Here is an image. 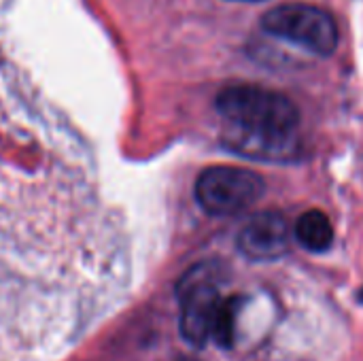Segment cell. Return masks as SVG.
I'll use <instances>...</instances> for the list:
<instances>
[{"label":"cell","mask_w":363,"mask_h":361,"mask_svg":"<svg viewBox=\"0 0 363 361\" xmlns=\"http://www.w3.org/2000/svg\"><path fill=\"white\" fill-rule=\"evenodd\" d=\"M217 111L230 128L257 136H296L298 106L283 94L259 85H230L217 96Z\"/></svg>","instance_id":"6da1fadb"},{"label":"cell","mask_w":363,"mask_h":361,"mask_svg":"<svg viewBox=\"0 0 363 361\" xmlns=\"http://www.w3.org/2000/svg\"><path fill=\"white\" fill-rule=\"evenodd\" d=\"M262 30L321 57L332 55L340 38L336 19L328 11L304 2H287L270 9L262 17Z\"/></svg>","instance_id":"7a4b0ae2"},{"label":"cell","mask_w":363,"mask_h":361,"mask_svg":"<svg viewBox=\"0 0 363 361\" xmlns=\"http://www.w3.org/2000/svg\"><path fill=\"white\" fill-rule=\"evenodd\" d=\"M264 179L247 168L213 166L196 181V200L213 217L238 215L264 196Z\"/></svg>","instance_id":"3957f363"},{"label":"cell","mask_w":363,"mask_h":361,"mask_svg":"<svg viewBox=\"0 0 363 361\" xmlns=\"http://www.w3.org/2000/svg\"><path fill=\"white\" fill-rule=\"evenodd\" d=\"M177 291L181 300V336L194 349H202L213 336L217 309L221 304L219 291L213 283V266L204 264L189 270L181 279Z\"/></svg>","instance_id":"277c9868"},{"label":"cell","mask_w":363,"mask_h":361,"mask_svg":"<svg viewBox=\"0 0 363 361\" xmlns=\"http://www.w3.org/2000/svg\"><path fill=\"white\" fill-rule=\"evenodd\" d=\"M291 232L281 213L266 211L251 217L238 232L236 247L251 262H274L289 251Z\"/></svg>","instance_id":"5b68a950"},{"label":"cell","mask_w":363,"mask_h":361,"mask_svg":"<svg viewBox=\"0 0 363 361\" xmlns=\"http://www.w3.org/2000/svg\"><path fill=\"white\" fill-rule=\"evenodd\" d=\"M223 145L234 153H240L253 160H264V162H287L300 153V145L296 136H285V138L257 136V134H247L234 128H230L223 134Z\"/></svg>","instance_id":"8992f818"},{"label":"cell","mask_w":363,"mask_h":361,"mask_svg":"<svg viewBox=\"0 0 363 361\" xmlns=\"http://www.w3.org/2000/svg\"><path fill=\"white\" fill-rule=\"evenodd\" d=\"M296 238L304 249L313 253H325L334 243V228L330 217L323 211H306L296 221Z\"/></svg>","instance_id":"52a82bcc"},{"label":"cell","mask_w":363,"mask_h":361,"mask_svg":"<svg viewBox=\"0 0 363 361\" xmlns=\"http://www.w3.org/2000/svg\"><path fill=\"white\" fill-rule=\"evenodd\" d=\"M242 302L245 300L240 296H232L228 300H221V304L217 309V317H215L211 340H215L221 349H232L234 347L236 323H238V313L242 309Z\"/></svg>","instance_id":"ba28073f"},{"label":"cell","mask_w":363,"mask_h":361,"mask_svg":"<svg viewBox=\"0 0 363 361\" xmlns=\"http://www.w3.org/2000/svg\"><path fill=\"white\" fill-rule=\"evenodd\" d=\"M232 2H262V0H232Z\"/></svg>","instance_id":"9c48e42d"}]
</instances>
